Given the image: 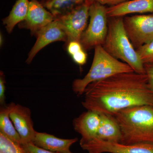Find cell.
<instances>
[{"label": "cell", "instance_id": "8992f818", "mask_svg": "<svg viewBox=\"0 0 153 153\" xmlns=\"http://www.w3.org/2000/svg\"><path fill=\"white\" fill-rule=\"evenodd\" d=\"M93 0H85L81 4L65 15L55 19L57 20L66 33V44L71 41L80 42L86 27L90 7Z\"/></svg>", "mask_w": 153, "mask_h": 153}, {"label": "cell", "instance_id": "7c38bea8", "mask_svg": "<svg viewBox=\"0 0 153 153\" xmlns=\"http://www.w3.org/2000/svg\"><path fill=\"white\" fill-rule=\"evenodd\" d=\"M100 121V114L88 110L74 119L73 127L82 137L80 142L88 141L95 138Z\"/></svg>", "mask_w": 153, "mask_h": 153}, {"label": "cell", "instance_id": "ba28073f", "mask_svg": "<svg viewBox=\"0 0 153 153\" xmlns=\"http://www.w3.org/2000/svg\"><path fill=\"white\" fill-rule=\"evenodd\" d=\"M80 147L89 153H153V144L126 145L97 139L80 142Z\"/></svg>", "mask_w": 153, "mask_h": 153}, {"label": "cell", "instance_id": "4fadbf2b", "mask_svg": "<svg viewBox=\"0 0 153 153\" xmlns=\"http://www.w3.org/2000/svg\"><path fill=\"white\" fill-rule=\"evenodd\" d=\"M147 13H153V0H130L117 5L107 7L108 18Z\"/></svg>", "mask_w": 153, "mask_h": 153}, {"label": "cell", "instance_id": "277c9868", "mask_svg": "<svg viewBox=\"0 0 153 153\" xmlns=\"http://www.w3.org/2000/svg\"><path fill=\"white\" fill-rule=\"evenodd\" d=\"M94 49L93 61L89 71L82 79H74L72 90L77 96L84 94L88 85L92 82L105 79L115 74L134 71L128 64L114 58L102 46Z\"/></svg>", "mask_w": 153, "mask_h": 153}, {"label": "cell", "instance_id": "cb8c5ba5", "mask_svg": "<svg viewBox=\"0 0 153 153\" xmlns=\"http://www.w3.org/2000/svg\"><path fill=\"white\" fill-rule=\"evenodd\" d=\"M23 146L30 153H55L54 152L37 146L33 143H29L24 145Z\"/></svg>", "mask_w": 153, "mask_h": 153}, {"label": "cell", "instance_id": "ffe728a7", "mask_svg": "<svg viewBox=\"0 0 153 153\" xmlns=\"http://www.w3.org/2000/svg\"><path fill=\"white\" fill-rule=\"evenodd\" d=\"M136 50L144 64H153V40Z\"/></svg>", "mask_w": 153, "mask_h": 153}, {"label": "cell", "instance_id": "3957f363", "mask_svg": "<svg viewBox=\"0 0 153 153\" xmlns=\"http://www.w3.org/2000/svg\"><path fill=\"white\" fill-rule=\"evenodd\" d=\"M102 46L108 54L128 64L135 72L146 74L144 64L126 33L123 17L108 18L107 35Z\"/></svg>", "mask_w": 153, "mask_h": 153}, {"label": "cell", "instance_id": "e0dca14e", "mask_svg": "<svg viewBox=\"0 0 153 153\" xmlns=\"http://www.w3.org/2000/svg\"><path fill=\"white\" fill-rule=\"evenodd\" d=\"M10 104L2 105L0 109V132L13 142L22 145V139L10 117Z\"/></svg>", "mask_w": 153, "mask_h": 153}, {"label": "cell", "instance_id": "6da1fadb", "mask_svg": "<svg viewBox=\"0 0 153 153\" xmlns=\"http://www.w3.org/2000/svg\"><path fill=\"white\" fill-rule=\"evenodd\" d=\"M83 107L100 114L114 115L131 107L153 106V95L146 74L135 71L115 74L92 82L84 91Z\"/></svg>", "mask_w": 153, "mask_h": 153}, {"label": "cell", "instance_id": "44dd1931", "mask_svg": "<svg viewBox=\"0 0 153 153\" xmlns=\"http://www.w3.org/2000/svg\"><path fill=\"white\" fill-rule=\"evenodd\" d=\"M83 49H84L82 44L79 41H71L67 44L66 49L68 54L71 56Z\"/></svg>", "mask_w": 153, "mask_h": 153}, {"label": "cell", "instance_id": "f1b7e54d", "mask_svg": "<svg viewBox=\"0 0 153 153\" xmlns=\"http://www.w3.org/2000/svg\"><path fill=\"white\" fill-rule=\"evenodd\" d=\"M27 153H30V152H28V151H27Z\"/></svg>", "mask_w": 153, "mask_h": 153}, {"label": "cell", "instance_id": "4316f807", "mask_svg": "<svg viewBox=\"0 0 153 153\" xmlns=\"http://www.w3.org/2000/svg\"><path fill=\"white\" fill-rule=\"evenodd\" d=\"M0 44H1V46L3 44V37L2 36L1 34V36H0Z\"/></svg>", "mask_w": 153, "mask_h": 153}, {"label": "cell", "instance_id": "7a4b0ae2", "mask_svg": "<svg viewBox=\"0 0 153 153\" xmlns=\"http://www.w3.org/2000/svg\"><path fill=\"white\" fill-rule=\"evenodd\" d=\"M121 132V143L153 144V106L143 105L122 110L113 115Z\"/></svg>", "mask_w": 153, "mask_h": 153}, {"label": "cell", "instance_id": "30bf717a", "mask_svg": "<svg viewBox=\"0 0 153 153\" xmlns=\"http://www.w3.org/2000/svg\"><path fill=\"white\" fill-rule=\"evenodd\" d=\"M55 20L52 14L38 0L30 1L29 11L25 21L19 25V28L30 30L36 36L39 32Z\"/></svg>", "mask_w": 153, "mask_h": 153}, {"label": "cell", "instance_id": "9c48e42d", "mask_svg": "<svg viewBox=\"0 0 153 153\" xmlns=\"http://www.w3.org/2000/svg\"><path fill=\"white\" fill-rule=\"evenodd\" d=\"M10 117L22 139L23 146L33 143L36 131L29 108L14 102L10 103Z\"/></svg>", "mask_w": 153, "mask_h": 153}, {"label": "cell", "instance_id": "d6986e66", "mask_svg": "<svg viewBox=\"0 0 153 153\" xmlns=\"http://www.w3.org/2000/svg\"><path fill=\"white\" fill-rule=\"evenodd\" d=\"M0 153H28L23 146L16 143L0 132Z\"/></svg>", "mask_w": 153, "mask_h": 153}, {"label": "cell", "instance_id": "603a6c76", "mask_svg": "<svg viewBox=\"0 0 153 153\" xmlns=\"http://www.w3.org/2000/svg\"><path fill=\"white\" fill-rule=\"evenodd\" d=\"M6 80L5 76L2 71L0 72V103L4 104L5 101Z\"/></svg>", "mask_w": 153, "mask_h": 153}, {"label": "cell", "instance_id": "52a82bcc", "mask_svg": "<svg viewBox=\"0 0 153 153\" xmlns=\"http://www.w3.org/2000/svg\"><path fill=\"white\" fill-rule=\"evenodd\" d=\"M123 25L135 49L153 40V14L123 17Z\"/></svg>", "mask_w": 153, "mask_h": 153}, {"label": "cell", "instance_id": "9a60e30c", "mask_svg": "<svg viewBox=\"0 0 153 153\" xmlns=\"http://www.w3.org/2000/svg\"><path fill=\"white\" fill-rule=\"evenodd\" d=\"M100 115V123L96 137L94 139L110 142L120 143L121 132L120 127L114 117L110 115Z\"/></svg>", "mask_w": 153, "mask_h": 153}, {"label": "cell", "instance_id": "2e32d148", "mask_svg": "<svg viewBox=\"0 0 153 153\" xmlns=\"http://www.w3.org/2000/svg\"><path fill=\"white\" fill-rule=\"evenodd\" d=\"M30 1L17 0L9 16L3 20V23L8 33H10L15 26L25 21L29 11Z\"/></svg>", "mask_w": 153, "mask_h": 153}, {"label": "cell", "instance_id": "7402d4cb", "mask_svg": "<svg viewBox=\"0 0 153 153\" xmlns=\"http://www.w3.org/2000/svg\"><path fill=\"white\" fill-rule=\"evenodd\" d=\"M73 61L76 64L82 66L86 63L87 59V54L84 49L71 56Z\"/></svg>", "mask_w": 153, "mask_h": 153}, {"label": "cell", "instance_id": "484cf974", "mask_svg": "<svg viewBox=\"0 0 153 153\" xmlns=\"http://www.w3.org/2000/svg\"><path fill=\"white\" fill-rule=\"evenodd\" d=\"M93 1L100 3L103 5L105 6L108 5L109 7H112V6L117 5L130 0H93Z\"/></svg>", "mask_w": 153, "mask_h": 153}, {"label": "cell", "instance_id": "d4e9b609", "mask_svg": "<svg viewBox=\"0 0 153 153\" xmlns=\"http://www.w3.org/2000/svg\"><path fill=\"white\" fill-rule=\"evenodd\" d=\"M146 74L147 75L149 83L153 95V64H145Z\"/></svg>", "mask_w": 153, "mask_h": 153}, {"label": "cell", "instance_id": "5b68a950", "mask_svg": "<svg viewBox=\"0 0 153 153\" xmlns=\"http://www.w3.org/2000/svg\"><path fill=\"white\" fill-rule=\"evenodd\" d=\"M89 22L82 33L80 42L85 50L102 46L108 31L107 7L94 1L89 11Z\"/></svg>", "mask_w": 153, "mask_h": 153}, {"label": "cell", "instance_id": "5bb4252c", "mask_svg": "<svg viewBox=\"0 0 153 153\" xmlns=\"http://www.w3.org/2000/svg\"><path fill=\"white\" fill-rule=\"evenodd\" d=\"M77 138L64 139L53 135L36 131L33 143L37 146L56 153H72L70 147L78 141Z\"/></svg>", "mask_w": 153, "mask_h": 153}, {"label": "cell", "instance_id": "8fae6325", "mask_svg": "<svg viewBox=\"0 0 153 153\" xmlns=\"http://www.w3.org/2000/svg\"><path fill=\"white\" fill-rule=\"evenodd\" d=\"M36 43L30 50L26 63L30 64L39 51L48 44L56 41H67L66 33L59 22L55 19L36 35Z\"/></svg>", "mask_w": 153, "mask_h": 153}, {"label": "cell", "instance_id": "83f0119b", "mask_svg": "<svg viewBox=\"0 0 153 153\" xmlns=\"http://www.w3.org/2000/svg\"><path fill=\"white\" fill-rule=\"evenodd\" d=\"M41 1H45V0H41Z\"/></svg>", "mask_w": 153, "mask_h": 153}, {"label": "cell", "instance_id": "ac0fdd59", "mask_svg": "<svg viewBox=\"0 0 153 153\" xmlns=\"http://www.w3.org/2000/svg\"><path fill=\"white\" fill-rule=\"evenodd\" d=\"M85 0H45L42 4L55 19L65 15Z\"/></svg>", "mask_w": 153, "mask_h": 153}]
</instances>
